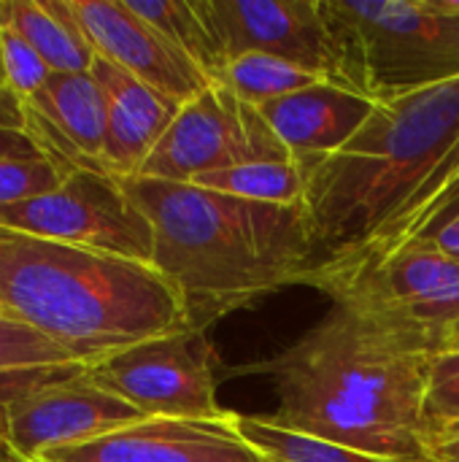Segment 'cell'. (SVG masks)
Returning a JSON list of instances; mask_svg holds the SVG:
<instances>
[{"instance_id":"1","label":"cell","mask_w":459,"mask_h":462,"mask_svg":"<svg viewBox=\"0 0 459 462\" xmlns=\"http://www.w3.org/2000/svg\"><path fill=\"white\" fill-rule=\"evenodd\" d=\"M300 168L306 287L322 292L425 241L459 208V79L376 103L341 152Z\"/></svg>"},{"instance_id":"2","label":"cell","mask_w":459,"mask_h":462,"mask_svg":"<svg viewBox=\"0 0 459 462\" xmlns=\"http://www.w3.org/2000/svg\"><path fill=\"white\" fill-rule=\"evenodd\" d=\"M433 338L333 306L281 355L252 365L273 382L271 420L384 460H425Z\"/></svg>"},{"instance_id":"3","label":"cell","mask_w":459,"mask_h":462,"mask_svg":"<svg viewBox=\"0 0 459 462\" xmlns=\"http://www.w3.org/2000/svg\"><path fill=\"white\" fill-rule=\"evenodd\" d=\"M154 227L151 265L203 330L254 300L306 284L311 230L306 206H268L195 184L122 179Z\"/></svg>"},{"instance_id":"4","label":"cell","mask_w":459,"mask_h":462,"mask_svg":"<svg viewBox=\"0 0 459 462\" xmlns=\"http://www.w3.org/2000/svg\"><path fill=\"white\" fill-rule=\"evenodd\" d=\"M0 303L81 365L192 328L173 284L146 263L0 227Z\"/></svg>"},{"instance_id":"5","label":"cell","mask_w":459,"mask_h":462,"mask_svg":"<svg viewBox=\"0 0 459 462\" xmlns=\"http://www.w3.org/2000/svg\"><path fill=\"white\" fill-rule=\"evenodd\" d=\"M335 84L373 103L459 79V0H319Z\"/></svg>"},{"instance_id":"6","label":"cell","mask_w":459,"mask_h":462,"mask_svg":"<svg viewBox=\"0 0 459 462\" xmlns=\"http://www.w3.org/2000/svg\"><path fill=\"white\" fill-rule=\"evenodd\" d=\"M0 227L151 265L154 227L114 173L70 171L51 192L0 206Z\"/></svg>"},{"instance_id":"7","label":"cell","mask_w":459,"mask_h":462,"mask_svg":"<svg viewBox=\"0 0 459 462\" xmlns=\"http://www.w3.org/2000/svg\"><path fill=\"white\" fill-rule=\"evenodd\" d=\"M273 160L292 157L260 108L238 100L227 87L214 84L179 108L138 176L192 184L222 168Z\"/></svg>"},{"instance_id":"8","label":"cell","mask_w":459,"mask_h":462,"mask_svg":"<svg viewBox=\"0 0 459 462\" xmlns=\"http://www.w3.org/2000/svg\"><path fill=\"white\" fill-rule=\"evenodd\" d=\"M89 374L146 417L216 422L233 414L216 401L214 349L195 328L122 349Z\"/></svg>"},{"instance_id":"9","label":"cell","mask_w":459,"mask_h":462,"mask_svg":"<svg viewBox=\"0 0 459 462\" xmlns=\"http://www.w3.org/2000/svg\"><path fill=\"white\" fill-rule=\"evenodd\" d=\"M333 306L354 309L444 346L459 322V260L433 244H411L322 290Z\"/></svg>"},{"instance_id":"10","label":"cell","mask_w":459,"mask_h":462,"mask_svg":"<svg viewBox=\"0 0 459 462\" xmlns=\"http://www.w3.org/2000/svg\"><path fill=\"white\" fill-rule=\"evenodd\" d=\"M143 420L149 417L106 390L89 368H81L11 406L5 449L35 462L51 449L84 444Z\"/></svg>"},{"instance_id":"11","label":"cell","mask_w":459,"mask_h":462,"mask_svg":"<svg viewBox=\"0 0 459 462\" xmlns=\"http://www.w3.org/2000/svg\"><path fill=\"white\" fill-rule=\"evenodd\" d=\"M227 60L249 51L295 62L335 81V60L319 0H203Z\"/></svg>"},{"instance_id":"12","label":"cell","mask_w":459,"mask_h":462,"mask_svg":"<svg viewBox=\"0 0 459 462\" xmlns=\"http://www.w3.org/2000/svg\"><path fill=\"white\" fill-rule=\"evenodd\" d=\"M70 8L95 57L119 65L165 97L184 106L214 87V81L181 49L135 16L124 0H70Z\"/></svg>"},{"instance_id":"13","label":"cell","mask_w":459,"mask_h":462,"mask_svg":"<svg viewBox=\"0 0 459 462\" xmlns=\"http://www.w3.org/2000/svg\"><path fill=\"white\" fill-rule=\"evenodd\" d=\"M35 462H262L227 420H162L119 428L100 439L60 447Z\"/></svg>"},{"instance_id":"14","label":"cell","mask_w":459,"mask_h":462,"mask_svg":"<svg viewBox=\"0 0 459 462\" xmlns=\"http://www.w3.org/2000/svg\"><path fill=\"white\" fill-rule=\"evenodd\" d=\"M27 130L65 171L111 173L103 162L106 97L89 73H49L41 92L24 100Z\"/></svg>"},{"instance_id":"15","label":"cell","mask_w":459,"mask_h":462,"mask_svg":"<svg viewBox=\"0 0 459 462\" xmlns=\"http://www.w3.org/2000/svg\"><path fill=\"white\" fill-rule=\"evenodd\" d=\"M373 100L335 81H317L260 106L262 119L295 162L341 152L373 114Z\"/></svg>"},{"instance_id":"16","label":"cell","mask_w":459,"mask_h":462,"mask_svg":"<svg viewBox=\"0 0 459 462\" xmlns=\"http://www.w3.org/2000/svg\"><path fill=\"white\" fill-rule=\"evenodd\" d=\"M92 76L106 97L103 162L119 179L138 176L146 157L176 119L181 103L165 97L103 57H95Z\"/></svg>"},{"instance_id":"17","label":"cell","mask_w":459,"mask_h":462,"mask_svg":"<svg viewBox=\"0 0 459 462\" xmlns=\"http://www.w3.org/2000/svg\"><path fill=\"white\" fill-rule=\"evenodd\" d=\"M0 24L22 35L51 73H89L95 51L70 0H0Z\"/></svg>"},{"instance_id":"18","label":"cell","mask_w":459,"mask_h":462,"mask_svg":"<svg viewBox=\"0 0 459 462\" xmlns=\"http://www.w3.org/2000/svg\"><path fill=\"white\" fill-rule=\"evenodd\" d=\"M127 8L181 49L214 84L222 81L227 54L203 0H124Z\"/></svg>"},{"instance_id":"19","label":"cell","mask_w":459,"mask_h":462,"mask_svg":"<svg viewBox=\"0 0 459 462\" xmlns=\"http://www.w3.org/2000/svg\"><path fill=\"white\" fill-rule=\"evenodd\" d=\"M192 184L211 192L233 195L252 203H268V206H303L306 198V176L300 162L295 160L233 165L206 173Z\"/></svg>"},{"instance_id":"20","label":"cell","mask_w":459,"mask_h":462,"mask_svg":"<svg viewBox=\"0 0 459 462\" xmlns=\"http://www.w3.org/2000/svg\"><path fill=\"white\" fill-rule=\"evenodd\" d=\"M233 425L262 462H398L289 430L284 425H276L271 417L233 414Z\"/></svg>"},{"instance_id":"21","label":"cell","mask_w":459,"mask_h":462,"mask_svg":"<svg viewBox=\"0 0 459 462\" xmlns=\"http://www.w3.org/2000/svg\"><path fill=\"white\" fill-rule=\"evenodd\" d=\"M317 81H327L319 79L317 73L271 57V54H260V51H249V54H238L233 60H227L225 73H222V87H227L238 100L260 108L276 97H284L289 92L306 89Z\"/></svg>"},{"instance_id":"22","label":"cell","mask_w":459,"mask_h":462,"mask_svg":"<svg viewBox=\"0 0 459 462\" xmlns=\"http://www.w3.org/2000/svg\"><path fill=\"white\" fill-rule=\"evenodd\" d=\"M41 365H81L57 344L30 330L27 325L0 317V371L41 368Z\"/></svg>"},{"instance_id":"23","label":"cell","mask_w":459,"mask_h":462,"mask_svg":"<svg viewBox=\"0 0 459 462\" xmlns=\"http://www.w3.org/2000/svg\"><path fill=\"white\" fill-rule=\"evenodd\" d=\"M70 171L51 157L35 160H0V206L22 203L51 192Z\"/></svg>"},{"instance_id":"24","label":"cell","mask_w":459,"mask_h":462,"mask_svg":"<svg viewBox=\"0 0 459 462\" xmlns=\"http://www.w3.org/2000/svg\"><path fill=\"white\" fill-rule=\"evenodd\" d=\"M0 43H3V68H5V87L19 95L22 100H30L41 92V87L49 79V65L43 57L11 27L0 24Z\"/></svg>"},{"instance_id":"25","label":"cell","mask_w":459,"mask_h":462,"mask_svg":"<svg viewBox=\"0 0 459 462\" xmlns=\"http://www.w3.org/2000/svg\"><path fill=\"white\" fill-rule=\"evenodd\" d=\"M425 420L427 428L459 422V349H441L430 365Z\"/></svg>"},{"instance_id":"26","label":"cell","mask_w":459,"mask_h":462,"mask_svg":"<svg viewBox=\"0 0 459 462\" xmlns=\"http://www.w3.org/2000/svg\"><path fill=\"white\" fill-rule=\"evenodd\" d=\"M87 365H41V368H14V371H0V447H5L8 439V414L16 401L24 395L65 379Z\"/></svg>"},{"instance_id":"27","label":"cell","mask_w":459,"mask_h":462,"mask_svg":"<svg viewBox=\"0 0 459 462\" xmlns=\"http://www.w3.org/2000/svg\"><path fill=\"white\" fill-rule=\"evenodd\" d=\"M422 462H459V422L427 428Z\"/></svg>"},{"instance_id":"28","label":"cell","mask_w":459,"mask_h":462,"mask_svg":"<svg viewBox=\"0 0 459 462\" xmlns=\"http://www.w3.org/2000/svg\"><path fill=\"white\" fill-rule=\"evenodd\" d=\"M49 157L27 127L0 125V160H35Z\"/></svg>"},{"instance_id":"29","label":"cell","mask_w":459,"mask_h":462,"mask_svg":"<svg viewBox=\"0 0 459 462\" xmlns=\"http://www.w3.org/2000/svg\"><path fill=\"white\" fill-rule=\"evenodd\" d=\"M419 244H433V246L441 249L444 254L459 260V208L444 222V225H438L425 241H419Z\"/></svg>"},{"instance_id":"30","label":"cell","mask_w":459,"mask_h":462,"mask_svg":"<svg viewBox=\"0 0 459 462\" xmlns=\"http://www.w3.org/2000/svg\"><path fill=\"white\" fill-rule=\"evenodd\" d=\"M0 125L5 127H27L24 100L14 95L8 87H0Z\"/></svg>"},{"instance_id":"31","label":"cell","mask_w":459,"mask_h":462,"mask_svg":"<svg viewBox=\"0 0 459 462\" xmlns=\"http://www.w3.org/2000/svg\"><path fill=\"white\" fill-rule=\"evenodd\" d=\"M444 349H459V322L446 333L444 338Z\"/></svg>"},{"instance_id":"32","label":"cell","mask_w":459,"mask_h":462,"mask_svg":"<svg viewBox=\"0 0 459 462\" xmlns=\"http://www.w3.org/2000/svg\"><path fill=\"white\" fill-rule=\"evenodd\" d=\"M0 462H24V460H19L16 455H11L5 447H0Z\"/></svg>"},{"instance_id":"33","label":"cell","mask_w":459,"mask_h":462,"mask_svg":"<svg viewBox=\"0 0 459 462\" xmlns=\"http://www.w3.org/2000/svg\"><path fill=\"white\" fill-rule=\"evenodd\" d=\"M0 87H5V68H3V43H0Z\"/></svg>"},{"instance_id":"34","label":"cell","mask_w":459,"mask_h":462,"mask_svg":"<svg viewBox=\"0 0 459 462\" xmlns=\"http://www.w3.org/2000/svg\"><path fill=\"white\" fill-rule=\"evenodd\" d=\"M0 317H5V311H3V303H0Z\"/></svg>"}]
</instances>
